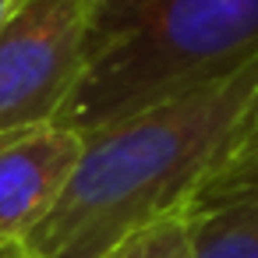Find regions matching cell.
Listing matches in <instances>:
<instances>
[{"label":"cell","mask_w":258,"mask_h":258,"mask_svg":"<svg viewBox=\"0 0 258 258\" xmlns=\"http://www.w3.org/2000/svg\"><path fill=\"white\" fill-rule=\"evenodd\" d=\"M85 149V135L43 124L0 135V247H25L50 216Z\"/></svg>","instance_id":"4"},{"label":"cell","mask_w":258,"mask_h":258,"mask_svg":"<svg viewBox=\"0 0 258 258\" xmlns=\"http://www.w3.org/2000/svg\"><path fill=\"white\" fill-rule=\"evenodd\" d=\"M258 187V92L240 117V124L230 131L223 152L216 156L212 170L205 173L202 187L195 191V202L202 209H212L233 195H244Z\"/></svg>","instance_id":"5"},{"label":"cell","mask_w":258,"mask_h":258,"mask_svg":"<svg viewBox=\"0 0 258 258\" xmlns=\"http://www.w3.org/2000/svg\"><path fill=\"white\" fill-rule=\"evenodd\" d=\"M0 258H32L25 247H0Z\"/></svg>","instance_id":"9"},{"label":"cell","mask_w":258,"mask_h":258,"mask_svg":"<svg viewBox=\"0 0 258 258\" xmlns=\"http://www.w3.org/2000/svg\"><path fill=\"white\" fill-rule=\"evenodd\" d=\"M22 4H25V0H0V25H4V22H8Z\"/></svg>","instance_id":"8"},{"label":"cell","mask_w":258,"mask_h":258,"mask_svg":"<svg viewBox=\"0 0 258 258\" xmlns=\"http://www.w3.org/2000/svg\"><path fill=\"white\" fill-rule=\"evenodd\" d=\"M89 0H25L0 25V135L57 124L85 71Z\"/></svg>","instance_id":"3"},{"label":"cell","mask_w":258,"mask_h":258,"mask_svg":"<svg viewBox=\"0 0 258 258\" xmlns=\"http://www.w3.org/2000/svg\"><path fill=\"white\" fill-rule=\"evenodd\" d=\"M254 92L258 60L216 85L85 135L68 187L25 251L32 258H99L131 230L195 198Z\"/></svg>","instance_id":"1"},{"label":"cell","mask_w":258,"mask_h":258,"mask_svg":"<svg viewBox=\"0 0 258 258\" xmlns=\"http://www.w3.org/2000/svg\"><path fill=\"white\" fill-rule=\"evenodd\" d=\"M258 60V0H89L85 71L57 124L92 135Z\"/></svg>","instance_id":"2"},{"label":"cell","mask_w":258,"mask_h":258,"mask_svg":"<svg viewBox=\"0 0 258 258\" xmlns=\"http://www.w3.org/2000/svg\"><path fill=\"white\" fill-rule=\"evenodd\" d=\"M191 258H258V187L205 209Z\"/></svg>","instance_id":"7"},{"label":"cell","mask_w":258,"mask_h":258,"mask_svg":"<svg viewBox=\"0 0 258 258\" xmlns=\"http://www.w3.org/2000/svg\"><path fill=\"white\" fill-rule=\"evenodd\" d=\"M205 223V209L187 198L184 205L149 219L145 226L120 237L113 247H106L99 258H191L198 233Z\"/></svg>","instance_id":"6"}]
</instances>
